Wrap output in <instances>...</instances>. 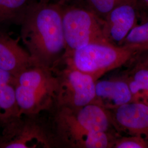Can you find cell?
I'll return each instance as SVG.
<instances>
[{
	"mask_svg": "<svg viewBox=\"0 0 148 148\" xmlns=\"http://www.w3.org/2000/svg\"><path fill=\"white\" fill-rule=\"evenodd\" d=\"M62 10L57 2L38 1L20 25L22 42L31 57L38 65L51 69L58 66L66 51Z\"/></svg>",
	"mask_w": 148,
	"mask_h": 148,
	"instance_id": "1",
	"label": "cell"
},
{
	"mask_svg": "<svg viewBox=\"0 0 148 148\" xmlns=\"http://www.w3.org/2000/svg\"><path fill=\"white\" fill-rule=\"evenodd\" d=\"M14 87L21 114L50 112L56 106L58 82L53 69L34 64L16 76Z\"/></svg>",
	"mask_w": 148,
	"mask_h": 148,
	"instance_id": "2",
	"label": "cell"
},
{
	"mask_svg": "<svg viewBox=\"0 0 148 148\" xmlns=\"http://www.w3.org/2000/svg\"><path fill=\"white\" fill-rule=\"evenodd\" d=\"M136 54L110 43H93L64 54L65 63L90 75L95 81L130 61Z\"/></svg>",
	"mask_w": 148,
	"mask_h": 148,
	"instance_id": "3",
	"label": "cell"
},
{
	"mask_svg": "<svg viewBox=\"0 0 148 148\" xmlns=\"http://www.w3.org/2000/svg\"><path fill=\"white\" fill-rule=\"evenodd\" d=\"M2 127L0 148H57L49 120L41 114H22Z\"/></svg>",
	"mask_w": 148,
	"mask_h": 148,
	"instance_id": "4",
	"label": "cell"
},
{
	"mask_svg": "<svg viewBox=\"0 0 148 148\" xmlns=\"http://www.w3.org/2000/svg\"><path fill=\"white\" fill-rule=\"evenodd\" d=\"M65 54L93 43H110L106 38L103 21L87 7L70 3L62 6Z\"/></svg>",
	"mask_w": 148,
	"mask_h": 148,
	"instance_id": "5",
	"label": "cell"
},
{
	"mask_svg": "<svg viewBox=\"0 0 148 148\" xmlns=\"http://www.w3.org/2000/svg\"><path fill=\"white\" fill-rule=\"evenodd\" d=\"M49 120L57 148H112L116 137L111 132L87 131L75 123L61 107H55Z\"/></svg>",
	"mask_w": 148,
	"mask_h": 148,
	"instance_id": "6",
	"label": "cell"
},
{
	"mask_svg": "<svg viewBox=\"0 0 148 148\" xmlns=\"http://www.w3.org/2000/svg\"><path fill=\"white\" fill-rule=\"evenodd\" d=\"M64 68H54L58 82L57 106L78 109L93 103L95 97L94 79L65 63Z\"/></svg>",
	"mask_w": 148,
	"mask_h": 148,
	"instance_id": "7",
	"label": "cell"
},
{
	"mask_svg": "<svg viewBox=\"0 0 148 148\" xmlns=\"http://www.w3.org/2000/svg\"><path fill=\"white\" fill-rule=\"evenodd\" d=\"M139 0H128L117 5L103 20V29L109 42L119 46L137 24Z\"/></svg>",
	"mask_w": 148,
	"mask_h": 148,
	"instance_id": "8",
	"label": "cell"
},
{
	"mask_svg": "<svg viewBox=\"0 0 148 148\" xmlns=\"http://www.w3.org/2000/svg\"><path fill=\"white\" fill-rule=\"evenodd\" d=\"M109 111L115 128L129 135L142 137L148 142V106L131 101Z\"/></svg>",
	"mask_w": 148,
	"mask_h": 148,
	"instance_id": "9",
	"label": "cell"
},
{
	"mask_svg": "<svg viewBox=\"0 0 148 148\" xmlns=\"http://www.w3.org/2000/svg\"><path fill=\"white\" fill-rule=\"evenodd\" d=\"M34 64H37L19 45L18 39L0 30V69L16 76Z\"/></svg>",
	"mask_w": 148,
	"mask_h": 148,
	"instance_id": "10",
	"label": "cell"
},
{
	"mask_svg": "<svg viewBox=\"0 0 148 148\" xmlns=\"http://www.w3.org/2000/svg\"><path fill=\"white\" fill-rule=\"evenodd\" d=\"M132 101L130 87L123 76L96 81L95 99L93 103L112 110Z\"/></svg>",
	"mask_w": 148,
	"mask_h": 148,
	"instance_id": "11",
	"label": "cell"
},
{
	"mask_svg": "<svg viewBox=\"0 0 148 148\" xmlns=\"http://www.w3.org/2000/svg\"><path fill=\"white\" fill-rule=\"evenodd\" d=\"M62 107L68 116L79 126L92 132H111L114 127L110 111L95 103L78 109Z\"/></svg>",
	"mask_w": 148,
	"mask_h": 148,
	"instance_id": "12",
	"label": "cell"
},
{
	"mask_svg": "<svg viewBox=\"0 0 148 148\" xmlns=\"http://www.w3.org/2000/svg\"><path fill=\"white\" fill-rule=\"evenodd\" d=\"M123 77L130 87L132 101L148 106V66L140 60Z\"/></svg>",
	"mask_w": 148,
	"mask_h": 148,
	"instance_id": "13",
	"label": "cell"
},
{
	"mask_svg": "<svg viewBox=\"0 0 148 148\" xmlns=\"http://www.w3.org/2000/svg\"><path fill=\"white\" fill-rule=\"evenodd\" d=\"M38 0H0V27L21 25L24 16Z\"/></svg>",
	"mask_w": 148,
	"mask_h": 148,
	"instance_id": "14",
	"label": "cell"
},
{
	"mask_svg": "<svg viewBox=\"0 0 148 148\" xmlns=\"http://www.w3.org/2000/svg\"><path fill=\"white\" fill-rule=\"evenodd\" d=\"M21 115L14 84L0 88V125L2 126Z\"/></svg>",
	"mask_w": 148,
	"mask_h": 148,
	"instance_id": "15",
	"label": "cell"
},
{
	"mask_svg": "<svg viewBox=\"0 0 148 148\" xmlns=\"http://www.w3.org/2000/svg\"><path fill=\"white\" fill-rule=\"evenodd\" d=\"M119 46L136 55L148 52V19L134 27Z\"/></svg>",
	"mask_w": 148,
	"mask_h": 148,
	"instance_id": "16",
	"label": "cell"
},
{
	"mask_svg": "<svg viewBox=\"0 0 148 148\" xmlns=\"http://www.w3.org/2000/svg\"><path fill=\"white\" fill-rule=\"evenodd\" d=\"M127 1L128 0H86V7L103 21L114 7Z\"/></svg>",
	"mask_w": 148,
	"mask_h": 148,
	"instance_id": "17",
	"label": "cell"
},
{
	"mask_svg": "<svg viewBox=\"0 0 148 148\" xmlns=\"http://www.w3.org/2000/svg\"><path fill=\"white\" fill-rule=\"evenodd\" d=\"M112 148H148V142L144 138L138 136L115 138Z\"/></svg>",
	"mask_w": 148,
	"mask_h": 148,
	"instance_id": "18",
	"label": "cell"
},
{
	"mask_svg": "<svg viewBox=\"0 0 148 148\" xmlns=\"http://www.w3.org/2000/svg\"><path fill=\"white\" fill-rule=\"evenodd\" d=\"M16 76L13 75L0 69V88L7 84H15Z\"/></svg>",
	"mask_w": 148,
	"mask_h": 148,
	"instance_id": "19",
	"label": "cell"
},
{
	"mask_svg": "<svg viewBox=\"0 0 148 148\" xmlns=\"http://www.w3.org/2000/svg\"><path fill=\"white\" fill-rule=\"evenodd\" d=\"M74 0H58L57 3L59 5L63 6V5H67L70 3H73V1Z\"/></svg>",
	"mask_w": 148,
	"mask_h": 148,
	"instance_id": "20",
	"label": "cell"
},
{
	"mask_svg": "<svg viewBox=\"0 0 148 148\" xmlns=\"http://www.w3.org/2000/svg\"><path fill=\"white\" fill-rule=\"evenodd\" d=\"M147 53H148V54H147L144 57H143V58L140 59V61L142 62H143V63L145 64V65L148 66V52H147Z\"/></svg>",
	"mask_w": 148,
	"mask_h": 148,
	"instance_id": "21",
	"label": "cell"
},
{
	"mask_svg": "<svg viewBox=\"0 0 148 148\" xmlns=\"http://www.w3.org/2000/svg\"><path fill=\"white\" fill-rule=\"evenodd\" d=\"M58 0H38L39 2H43V3H51V2H57Z\"/></svg>",
	"mask_w": 148,
	"mask_h": 148,
	"instance_id": "22",
	"label": "cell"
},
{
	"mask_svg": "<svg viewBox=\"0 0 148 148\" xmlns=\"http://www.w3.org/2000/svg\"><path fill=\"white\" fill-rule=\"evenodd\" d=\"M142 2L144 3V4H145V5L148 7V0H141Z\"/></svg>",
	"mask_w": 148,
	"mask_h": 148,
	"instance_id": "23",
	"label": "cell"
}]
</instances>
